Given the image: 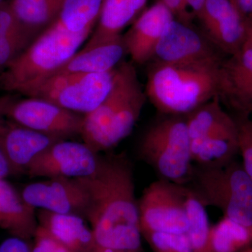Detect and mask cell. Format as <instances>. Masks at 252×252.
<instances>
[{"label": "cell", "mask_w": 252, "mask_h": 252, "mask_svg": "<svg viewBox=\"0 0 252 252\" xmlns=\"http://www.w3.org/2000/svg\"><path fill=\"white\" fill-rule=\"evenodd\" d=\"M77 179L90 198L86 220L96 245L137 252L142 232L133 171L127 157L124 154L99 157L95 171Z\"/></svg>", "instance_id": "6da1fadb"}, {"label": "cell", "mask_w": 252, "mask_h": 252, "mask_svg": "<svg viewBox=\"0 0 252 252\" xmlns=\"http://www.w3.org/2000/svg\"><path fill=\"white\" fill-rule=\"evenodd\" d=\"M224 60L195 63L155 61L147 74V98L165 115H187L219 96L220 68Z\"/></svg>", "instance_id": "7a4b0ae2"}, {"label": "cell", "mask_w": 252, "mask_h": 252, "mask_svg": "<svg viewBox=\"0 0 252 252\" xmlns=\"http://www.w3.org/2000/svg\"><path fill=\"white\" fill-rule=\"evenodd\" d=\"M147 98L133 63H121L106 98L84 116L80 135L84 143L97 154L115 147L130 135Z\"/></svg>", "instance_id": "3957f363"}, {"label": "cell", "mask_w": 252, "mask_h": 252, "mask_svg": "<svg viewBox=\"0 0 252 252\" xmlns=\"http://www.w3.org/2000/svg\"><path fill=\"white\" fill-rule=\"evenodd\" d=\"M92 32H69L53 23L0 73V87L24 94L65 64Z\"/></svg>", "instance_id": "277c9868"}, {"label": "cell", "mask_w": 252, "mask_h": 252, "mask_svg": "<svg viewBox=\"0 0 252 252\" xmlns=\"http://www.w3.org/2000/svg\"><path fill=\"white\" fill-rule=\"evenodd\" d=\"M205 207H217L223 217L252 227V180L235 159L224 165H194L187 186Z\"/></svg>", "instance_id": "5b68a950"}, {"label": "cell", "mask_w": 252, "mask_h": 252, "mask_svg": "<svg viewBox=\"0 0 252 252\" xmlns=\"http://www.w3.org/2000/svg\"><path fill=\"white\" fill-rule=\"evenodd\" d=\"M140 154L162 180L188 185L194 163L185 116H168L151 126L141 140Z\"/></svg>", "instance_id": "8992f818"}, {"label": "cell", "mask_w": 252, "mask_h": 252, "mask_svg": "<svg viewBox=\"0 0 252 252\" xmlns=\"http://www.w3.org/2000/svg\"><path fill=\"white\" fill-rule=\"evenodd\" d=\"M116 68L95 74H56L23 94L86 115L97 108L109 94Z\"/></svg>", "instance_id": "52a82bcc"}, {"label": "cell", "mask_w": 252, "mask_h": 252, "mask_svg": "<svg viewBox=\"0 0 252 252\" xmlns=\"http://www.w3.org/2000/svg\"><path fill=\"white\" fill-rule=\"evenodd\" d=\"M187 186L162 180L152 182L138 201L142 235L158 233L185 234L189 228Z\"/></svg>", "instance_id": "ba28073f"}, {"label": "cell", "mask_w": 252, "mask_h": 252, "mask_svg": "<svg viewBox=\"0 0 252 252\" xmlns=\"http://www.w3.org/2000/svg\"><path fill=\"white\" fill-rule=\"evenodd\" d=\"M6 117L16 124L46 135L65 140L81 135L84 116L34 97L14 99Z\"/></svg>", "instance_id": "9c48e42d"}, {"label": "cell", "mask_w": 252, "mask_h": 252, "mask_svg": "<svg viewBox=\"0 0 252 252\" xmlns=\"http://www.w3.org/2000/svg\"><path fill=\"white\" fill-rule=\"evenodd\" d=\"M99 156L85 143L58 141L37 156L28 167L32 178H81L92 175Z\"/></svg>", "instance_id": "30bf717a"}, {"label": "cell", "mask_w": 252, "mask_h": 252, "mask_svg": "<svg viewBox=\"0 0 252 252\" xmlns=\"http://www.w3.org/2000/svg\"><path fill=\"white\" fill-rule=\"evenodd\" d=\"M21 196L30 206L86 220L90 198L77 178H51L25 187Z\"/></svg>", "instance_id": "8fae6325"}, {"label": "cell", "mask_w": 252, "mask_h": 252, "mask_svg": "<svg viewBox=\"0 0 252 252\" xmlns=\"http://www.w3.org/2000/svg\"><path fill=\"white\" fill-rule=\"evenodd\" d=\"M223 55L204 33L174 19L162 33L153 59L165 63H203L223 61Z\"/></svg>", "instance_id": "7c38bea8"}, {"label": "cell", "mask_w": 252, "mask_h": 252, "mask_svg": "<svg viewBox=\"0 0 252 252\" xmlns=\"http://www.w3.org/2000/svg\"><path fill=\"white\" fill-rule=\"evenodd\" d=\"M198 19L204 34L223 54L233 56L243 48L245 20L230 0H207Z\"/></svg>", "instance_id": "4fadbf2b"}, {"label": "cell", "mask_w": 252, "mask_h": 252, "mask_svg": "<svg viewBox=\"0 0 252 252\" xmlns=\"http://www.w3.org/2000/svg\"><path fill=\"white\" fill-rule=\"evenodd\" d=\"M219 97L238 114V118L250 117L252 112V49L243 47L222 63Z\"/></svg>", "instance_id": "5bb4252c"}, {"label": "cell", "mask_w": 252, "mask_h": 252, "mask_svg": "<svg viewBox=\"0 0 252 252\" xmlns=\"http://www.w3.org/2000/svg\"><path fill=\"white\" fill-rule=\"evenodd\" d=\"M60 140H63L32 130L6 117L0 119V147L13 175L26 173L28 167L39 154Z\"/></svg>", "instance_id": "9a60e30c"}, {"label": "cell", "mask_w": 252, "mask_h": 252, "mask_svg": "<svg viewBox=\"0 0 252 252\" xmlns=\"http://www.w3.org/2000/svg\"><path fill=\"white\" fill-rule=\"evenodd\" d=\"M174 19L172 13L158 1L144 10L123 35L126 53L132 63L142 64L154 59L162 33Z\"/></svg>", "instance_id": "2e32d148"}, {"label": "cell", "mask_w": 252, "mask_h": 252, "mask_svg": "<svg viewBox=\"0 0 252 252\" xmlns=\"http://www.w3.org/2000/svg\"><path fill=\"white\" fill-rule=\"evenodd\" d=\"M148 0H104L94 31L84 49L115 40L143 12Z\"/></svg>", "instance_id": "e0dca14e"}, {"label": "cell", "mask_w": 252, "mask_h": 252, "mask_svg": "<svg viewBox=\"0 0 252 252\" xmlns=\"http://www.w3.org/2000/svg\"><path fill=\"white\" fill-rule=\"evenodd\" d=\"M38 225L72 252H93L97 246L91 228L82 217L39 209Z\"/></svg>", "instance_id": "ac0fdd59"}, {"label": "cell", "mask_w": 252, "mask_h": 252, "mask_svg": "<svg viewBox=\"0 0 252 252\" xmlns=\"http://www.w3.org/2000/svg\"><path fill=\"white\" fill-rule=\"evenodd\" d=\"M37 226L35 209L7 181L0 180V228L28 240L34 238Z\"/></svg>", "instance_id": "d6986e66"}, {"label": "cell", "mask_w": 252, "mask_h": 252, "mask_svg": "<svg viewBox=\"0 0 252 252\" xmlns=\"http://www.w3.org/2000/svg\"><path fill=\"white\" fill-rule=\"evenodd\" d=\"M126 54L122 35L110 42L77 51L53 75L109 72L120 64Z\"/></svg>", "instance_id": "ffe728a7"}, {"label": "cell", "mask_w": 252, "mask_h": 252, "mask_svg": "<svg viewBox=\"0 0 252 252\" xmlns=\"http://www.w3.org/2000/svg\"><path fill=\"white\" fill-rule=\"evenodd\" d=\"M190 146L194 165L215 167L228 163L239 152L238 124L191 141Z\"/></svg>", "instance_id": "44dd1931"}, {"label": "cell", "mask_w": 252, "mask_h": 252, "mask_svg": "<svg viewBox=\"0 0 252 252\" xmlns=\"http://www.w3.org/2000/svg\"><path fill=\"white\" fill-rule=\"evenodd\" d=\"M64 0H10L7 1L18 22L36 34L59 17Z\"/></svg>", "instance_id": "7402d4cb"}, {"label": "cell", "mask_w": 252, "mask_h": 252, "mask_svg": "<svg viewBox=\"0 0 252 252\" xmlns=\"http://www.w3.org/2000/svg\"><path fill=\"white\" fill-rule=\"evenodd\" d=\"M185 119L190 142L237 124L235 119L230 117L222 107L219 96L189 113Z\"/></svg>", "instance_id": "603a6c76"}, {"label": "cell", "mask_w": 252, "mask_h": 252, "mask_svg": "<svg viewBox=\"0 0 252 252\" xmlns=\"http://www.w3.org/2000/svg\"><path fill=\"white\" fill-rule=\"evenodd\" d=\"M104 0H64L55 23L69 32L94 31Z\"/></svg>", "instance_id": "cb8c5ba5"}, {"label": "cell", "mask_w": 252, "mask_h": 252, "mask_svg": "<svg viewBox=\"0 0 252 252\" xmlns=\"http://www.w3.org/2000/svg\"><path fill=\"white\" fill-rule=\"evenodd\" d=\"M187 208L189 228L186 234L193 252H215L212 248L211 227L206 207L199 201L189 188Z\"/></svg>", "instance_id": "d4e9b609"}, {"label": "cell", "mask_w": 252, "mask_h": 252, "mask_svg": "<svg viewBox=\"0 0 252 252\" xmlns=\"http://www.w3.org/2000/svg\"><path fill=\"white\" fill-rule=\"evenodd\" d=\"M211 242L215 252H237L252 241V227L223 217L211 227Z\"/></svg>", "instance_id": "484cf974"}, {"label": "cell", "mask_w": 252, "mask_h": 252, "mask_svg": "<svg viewBox=\"0 0 252 252\" xmlns=\"http://www.w3.org/2000/svg\"><path fill=\"white\" fill-rule=\"evenodd\" d=\"M39 35L24 29L14 32L0 41V73Z\"/></svg>", "instance_id": "4316f807"}, {"label": "cell", "mask_w": 252, "mask_h": 252, "mask_svg": "<svg viewBox=\"0 0 252 252\" xmlns=\"http://www.w3.org/2000/svg\"><path fill=\"white\" fill-rule=\"evenodd\" d=\"M155 252H193L187 234L147 233L142 234Z\"/></svg>", "instance_id": "83f0119b"}, {"label": "cell", "mask_w": 252, "mask_h": 252, "mask_svg": "<svg viewBox=\"0 0 252 252\" xmlns=\"http://www.w3.org/2000/svg\"><path fill=\"white\" fill-rule=\"evenodd\" d=\"M239 152L243 158L244 170L252 180V119L238 118Z\"/></svg>", "instance_id": "f1b7e54d"}, {"label": "cell", "mask_w": 252, "mask_h": 252, "mask_svg": "<svg viewBox=\"0 0 252 252\" xmlns=\"http://www.w3.org/2000/svg\"><path fill=\"white\" fill-rule=\"evenodd\" d=\"M34 238L35 244L32 252H72L40 225H38Z\"/></svg>", "instance_id": "f546056e"}, {"label": "cell", "mask_w": 252, "mask_h": 252, "mask_svg": "<svg viewBox=\"0 0 252 252\" xmlns=\"http://www.w3.org/2000/svg\"><path fill=\"white\" fill-rule=\"evenodd\" d=\"M24 28L15 17L7 1L0 4V41L11 33Z\"/></svg>", "instance_id": "4dcf8cb0"}, {"label": "cell", "mask_w": 252, "mask_h": 252, "mask_svg": "<svg viewBox=\"0 0 252 252\" xmlns=\"http://www.w3.org/2000/svg\"><path fill=\"white\" fill-rule=\"evenodd\" d=\"M167 8L177 21L191 26L193 15L189 10L186 0H158Z\"/></svg>", "instance_id": "1f68e13d"}, {"label": "cell", "mask_w": 252, "mask_h": 252, "mask_svg": "<svg viewBox=\"0 0 252 252\" xmlns=\"http://www.w3.org/2000/svg\"><path fill=\"white\" fill-rule=\"evenodd\" d=\"M0 252H32L26 240L13 236L0 245Z\"/></svg>", "instance_id": "d6a6232c"}, {"label": "cell", "mask_w": 252, "mask_h": 252, "mask_svg": "<svg viewBox=\"0 0 252 252\" xmlns=\"http://www.w3.org/2000/svg\"><path fill=\"white\" fill-rule=\"evenodd\" d=\"M206 1L207 0H186V2L193 16L198 18L203 14Z\"/></svg>", "instance_id": "836d02e7"}, {"label": "cell", "mask_w": 252, "mask_h": 252, "mask_svg": "<svg viewBox=\"0 0 252 252\" xmlns=\"http://www.w3.org/2000/svg\"><path fill=\"white\" fill-rule=\"evenodd\" d=\"M13 175L12 170L2 149L0 147V180H6L9 176Z\"/></svg>", "instance_id": "e575fe53"}, {"label": "cell", "mask_w": 252, "mask_h": 252, "mask_svg": "<svg viewBox=\"0 0 252 252\" xmlns=\"http://www.w3.org/2000/svg\"><path fill=\"white\" fill-rule=\"evenodd\" d=\"M235 5L244 19L252 16V0H235Z\"/></svg>", "instance_id": "d590c367"}, {"label": "cell", "mask_w": 252, "mask_h": 252, "mask_svg": "<svg viewBox=\"0 0 252 252\" xmlns=\"http://www.w3.org/2000/svg\"><path fill=\"white\" fill-rule=\"evenodd\" d=\"M245 37L243 47L252 49V16L245 18Z\"/></svg>", "instance_id": "8d00e7d4"}, {"label": "cell", "mask_w": 252, "mask_h": 252, "mask_svg": "<svg viewBox=\"0 0 252 252\" xmlns=\"http://www.w3.org/2000/svg\"><path fill=\"white\" fill-rule=\"evenodd\" d=\"M14 99L12 96L6 95L0 97V119L6 117V111Z\"/></svg>", "instance_id": "74e56055"}, {"label": "cell", "mask_w": 252, "mask_h": 252, "mask_svg": "<svg viewBox=\"0 0 252 252\" xmlns=\"http://www.w3.org/2000/svg\"><path fill=\"white\" fill-rule=\"evenodd\" d=\"M93 252H134L127 251H121V250H109V249L102 248L99 246H96Z\"/></svg>", "instance_id": "f35d334b"}, {"label": "cell", "mask_w": 252, "mask_h": 252, "mask_svg": "<svg viewBox=\"0 0 252 252\" xmlns=\"http://www.w3.org/2000/svg\"><path fill=\"white\" fill-rule=\"evenodd\" d=\"M230 1H231V2L236 6V5H235V0H230Z\"/></svg>", "instance_id": "ab89813d"}, {"label": "cell", "mask_w": 252, "mask_h": 252, "mask_svg": "<svg viewBox=\"0 0 252 252\" xmlns=\"http://www.w3.org/2000/svg\"><path fill=\"white\" fill-rule=\"evenodd\" d=\"M4 0H0V4H3L4 2Z\"/></svg>", "instance_id": "60d3db41"}, {"label": "cell", "mask_w": 252, "mask_h": 252, "mask_svg": "<svg viewBox=\"0 0 252 252\" xmlns=\"http://www.w3.org/2000/svg\"><path fill=\"white\" fill-rule=\"evenodd\" d=\"M250 117V119H252V114H250V117Z\"/></svg>", "instance_id": "b9f144b4"}, {"label": "cell", "mask_w": 252, "mask_h": 252, "mask_svg": "<svg viewBox=\"0 0 252 252\" xmlns=\"http://www.w3.org/2000/svg\"><path fill=\"white\" fill-rule=\"evenodd\" d=\"M252 252V251H251V252Z\"/></svg>", "instance_id": "7bdbcfd3"}]
</instances>
